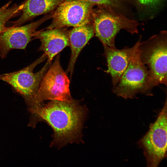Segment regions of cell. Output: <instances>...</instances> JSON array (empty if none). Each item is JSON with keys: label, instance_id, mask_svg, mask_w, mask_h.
<instances>
[{"label": "cell", "instance_id": "1", "mask_svg": "<svg viewBox=\"0 0 167 167\" xmlns=\"http://www.w3.org/2000/svg\"><path fill=\"white\" fill-rule=\"evenodd\" d=\"M29 111L47 122L54 131L51 145L59 147L68 143L79 142L87 110L85 105L72 99L68 101L53 100Z\"/></svg>", "mask_w": 167, "mask_h": 167}, {"label": "cell", "instance_id": "2", "mask_svg": "<svg viewBox=\"0 0 167 167\" xmlns=\"http://www.w3.org/2000/svg\"><path fill=\"white\" fill-rule=\"evenodd\" d=\"M92 22L95 36L103 46L110 48L116 47L115 37L120 30L132 34L138 32L139 23L137 21L106 7L94 8Z\"/></svg>", "mask_w": 167, "mask_h": 167}, {"label": "cell", "instance_id": "3", "mask_svg": "<svg viewBox=\"0 0 167 167\" xmlns=\"http://www.w3.org/2000/svg\"><path fill=\"white\" fill-rule=\"evenodd\" d=\"M47 57L43 55L33 63L19 71L0 75V79L13 87L21 94L30 107L35 108L44 103L39 95V89L41 80L51 65L48 61L39 71L33 70L38 64L44 61Z\"/></svg>", "mask_w": 167, "mask_h": 167}, {"label": "cell", "instance_id": "4", "mask_svg": "<svg viewBox=\"0 0 167 167\" xmlns=\"http://www.w3.org/2000/svg\"><path fill=\"white\" fill-rule=\"evenodd\" d=\"M140 46L118 82L113 87V92L118 96L131 99L138 94L152 95L151 90L154 86L148 69L140 60Z\"/></svg>", "mask_w": 167, "mask_h": 167}, {"label": "cell", "instance_id": "5", "mask_svg": "<svg viewBox=\"0 0 167 167\" xmlns=\"http://www.w3.org/2000/svg\"><path fill=\"white\" fill-rule=\"evenodd\" d=\"M167 32L162 31L141 42L139 55L154 86L167 85Z\"/></svg>", "mask_w": 167, "mask_h": 167}, {"label": "cell", "instance_id": "6", "mask_svg": "<svg viewBox=\"0 0 167 167\" xmlns=\"http://www.w3.org/2000/svg\"><path fill=\"white\" fill-rule=\"evenodd\" d=\"M167 98L155 121L138 142L145 157L147 166L157 167L166 156Z\"/></svg>", "mask_w": 167, "mask_h": 167}, {"label": "cell", "instance_id": "7", "mask_svg": "<svg viewBox=\"0 0 167 167\" xmlns=\"http://www.w3.org/2000/svg\"><path fill=\"white\" fill-rule=\"evenodd\" d=\"M94 5L85 0H65L53 12L51 29L76 27L92 21Z\"/></svg>", "mask_w": 167, "mask_h": 167}, {"label": "cell", "instance_id": "8", "mask_svg": "<svg viewBox=\"0 0 167 167\" xmlns=\"http://www.w3.org/2000/svg\"><path fill=\"white\" fill-rule=\"evenodd\" d=\"M70 80L64 71L57 55L41 82L39 95L43 101L45 100L68 101L72 98L69 89Z\"/></svg>", "mask_w": 167, "mask_h": 167}, {"label": "cell", "instance_id": "9", "mask_svg": "<svg viewBox=\"0 0 167 167\" xmlns=\"http://www.w3.org/2000/svg\"><path fill=\"white\" fill-rule=\"evenodd\" d=\"M53 12L25 25L5 27L0 33V55L4 57L12 49H25L33 38L36 30L43 23L52 18Z\"/></svg>", "mask_w": 167, "mask_h": 167}, {"label": "cell", "instance_id": "10", "mask_svg": "<svg viewBox=\"0 0 167 167\" xmlns=\"http://www.w3.org/2000/svg\"><path fill=\"white\" fill-rule=\"evenodd\" d=\"M141 43L140 37L135 45L131 48L125 47L119 49L116 47L103 46L104 56L106 60L107 66L105 72L111 75L113 87L118 82L135 52Z\"/></svg>", "mask_w": 167, "mask_h": 167}, {"label": "cell", "instance_id": "11", "mask_svg": "<svg viewBox=\"0 0 167 167\" xmlns=\"http://www.w3.org/2000/svg\"><path fill=\"white\" fill-rule=\"evenodd\" d=\"M62 27L36 31L33 38L38 39L41 42L39 48L51 63L54 58L67 46H70L69 30Z\"/></svg>", "mask_w": 167, "mask_h": 167}, {"label": "cell", "instance_id": "12", "mask_svg": "<svg viewBox=\"0 0 167 167\" xmlns=\"http://www.w3.org/2000/svg\"><path fill=\"white\" fill-rule=\"evenodd\" d=\"M94 35L92 22L73 27L69 31L68 35L71 52L66 72L70 73L71 78L79 54Z\"/></svg>", "mask_w": 167, "mask_h": 167}, {"label": "cell", "instance_id": "13", "mask_svg": "<svg viewBox=\"0 0 167 167\" xmlns=\"http://www.w3.org/2000/svg\"><path fill=\"white\" fill-rule=\"evenodd\" d=\"M65 0H26L22 14L17 20L12 22V27L21 26L34 18L54 11Z\"/></svg>", "mask_w": 167, "mask_h": 167}, {"label": "cell", "instance_id": "14", "mask_svg": "<svg viewBox=\"0 0 167 167\" xmlns=\"http://www.w3.org/2000/svg\"><path fill=\"white\" fill-rule=\"evenodd\" d=\"M95 6H105L111 8L119 13L128 16L131 13L133 0H85Z\"/></svg>", "mask_w": 167, "mask_h": 167}, {"label": "cell", "instance_id": "15", "mask_svg": "<svg viewBox=\"0 0 167 167\" xmlns=\"http://www.w3.org/2000/svg\"><path fill=\"white\" fill-rule=\"evenodd\" d=\"M24 5V2L19 5L15 4L9 7L6 11L0 15V33L5 27L6 22L20 13Z\"/></svg>", "mask_w": 167, "mask_h": 167}, {"label": "cell", "instance_id": "16", "mask_svg": "<svg viewBox=\"0 0 167 167\" xmlns=\"http://www.w3.org/2000/svg\"><path fill=\"white\" fill-rule=\"evenodd\" d=\"M162 0H134V5L144 9H152L157 7Z\"/></svg>", "mask_w": 167, "mask_h": 167}, {"label": "cell", "instance_id": "17", "mask_svg": "<svg viewBox=\"0 0 167 167\" xmlns=\"http://www.w3.org/2000/svg\"><path fill=\"white\" fill-rule=\"evenodd\" d=\"M11 2V1H10L5 4L3 6L0 8V15L1 14L9 8V7Z\"/></svg>", "mask_w": 167, "mask_h": 167}]
</instances>
